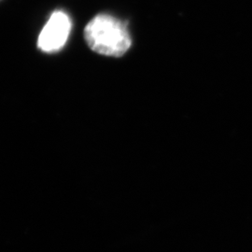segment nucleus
<instances>
[{"label": "nucleus", "instance_id": "f257e3e1", "mask_svg": "<svg viewBox=\"0 0 252 252\" xmlns=\"http://www.w3.org/2000/svg\"><path fill=\"white\" fill-rule=\"evenodd\" d=\"M84 37L91 50L97 54L120 57L132 45L126 25L109 14H98L84 29Z\"/></svg>", "mask_w": 252, "mask_h": 252}, {"label": "nucleus", "instance_id": "f03ea898", "mask_svg": "<svg viewBox=\"0 0 252 252\" xmlns=\"http://www.w3.org/2000/svg\"><path fill=\"white\" fill-rule=\"evenodd\" d=\"M72 28L70 17L63 10H55L37 38L38 49L46 54H54L63 49Z\"/></svg>", "mask_w": 252, "mask_h": 252}]
</instances>
